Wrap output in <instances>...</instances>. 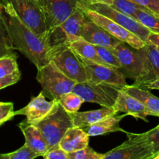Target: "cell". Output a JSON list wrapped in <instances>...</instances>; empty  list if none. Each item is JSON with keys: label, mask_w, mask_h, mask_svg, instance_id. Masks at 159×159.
<instances>
[{"label": "cell", "mask_w": 159, "mask_h": 159, "mask_svg": "<svg viewBox=\"0 0 159 159\" xmlns=\"http://www.w3.org/2000/svg\"><path fill=\"white\" fill-rule=\"evenodd\" d=\"M0 11L13 50L21 52L37 69L49 63V50L45 42L19 18L9 0H0Z\"/></svg>", "instance_id": "1"}, {"label": "cell", "mask_w": 159, "mask_h": 159, "mask_svg": "<svg viewBox=\"0 0 159 159\" xmlns=\"http://www.w3.org/2000/svg\"><path fill=\"white\" fill-rule=\"evenodd\" d=\"M36 79L41 85L45 96L57 101L64 94L72 91L77 83L61 72L51 61L37 69Z\"/></svg>", "instance_id": "2"}, {"label": "cell", "mask_w": 159, "mask_h": 159, "mask_svg": "<svg viewBox=\"0 0 159 159\" xmlns=\"http://www.w3.org/2000/svg\"><path fill=\"white\" fill-rule=\"evenodd\" d=\"M85 14L79 8L66 20L48 33L45 43L49 52L56 48L69 46L70 43L82 36Z\"/></svg>", "instance_id": "3"}, {"label": "cell", "mask_w": 159, "mask_h": 159, "mask_svg": "<svg viewBox=\"0 0 159 159\" xmlns=\"http://www.w3.org/2000/svg\"><path fill=\"white\" fill-rule=\"evenodd\" d=\"M35 125L43 134L48 143V150L58 145L67 130L74 127L71 115L60 103L52 113Z\"/></svg>", "instance_id": "4"}, {"label": "cell", "mask_w": 159, "mask_h": 159, "mask_svg": "<svg viewBox=\"0 0 159 159\" xmlns=\"http://www.w3.org/2000/svg\"><path fill=\"white\" fill-rule=\"evenodd\" d=\"M127 140L103 154V159H153L154 151L145 133L126 132Z\"/></svg>", "instance_id": "5"}, {"label": "cell", "mask_w": 159, "mask_h": 159, "mask_svg": "<svg viewBox=\"0 0 159 159\" xmlns=\"http://www.w3.org/2000/svg\"><path fill=\"white\" fill-rule=\"evenodd\" d=\"M19 18L45 42L48 26L46 15L35 0H9Z\"/></svg>", "instance_id": "6"}, {"label": "cell", "mask_w": 159, "mask_h": 159, "mask_svg": "<svg viewBox=\"0 0 159 159\" xmlns=\"http://www.w3.org/2000/svg\"><path fill=\"white\" fill-rule=\"evenodd\" d=\"M122 88L89 81L76 83L72 91L79 94L85 102H93L101 107H113Z\"/></svg>", "instance_id": "7"}, {"label": "cell", "mask_w": 159, "mask_h": 159, "mask_svg": "<svg viewBox=\"0 0 159 159\" xmlns=\"http://www.w3.org/2000/svg\"><path fill=\"white\" fill-rule=\"evenodd\" d=\"M50 60L61 72L77 83L87 81L85 68L80 57L69 46L56 48L49 52Z\"/></svg>", "instance_id": "8"}, {"label": "cell", "mask_w": 159, "mask_h": 159, "mask_svg": "<svg viewBox=\"0 0 159 159\" xmlns=\"http://www.w3.org/2000/svg\"><path fill=\"white\" fill-rule=\"evenodd\" d=\"M82 9L88 18L106 30L107 32L110 33L111 35L117 38L121 42L127 43L136 49H141L147 43V42L144 41L139 37L113 20H110L108 17L87 7L82 8Z\"/></svg>", "instance_id": "9"}, {"label": "cell", "mask_w": 159, "mask_h": 159, "mask_svg": "<svg viewBox=\"0 0 159 159\" xmlns=\"http://www.w3.org/2000/svg\"><path fill=\"white\" fill-rule=\"evenodd\" d=\"M91 2L93 0H47L48 33L63 23L78 9L88 7Z\"/></svg>", "instance_id": "10"}, {"label": "cell", "mask_w": 159, "mask_h": 159, "mask_svg": "<svg viewBox=\"0 0 159 159\" xmlns=\"http://www.w3.org/2000/svg\"><path fill=\"white\" fill-rule=\"evenodd\" d=\"M81 60L85 68L87 81L89 82L109 84L120 88H124L128 85L126 82V76L117 68L85 59L81 58Z\"/></svg>", "instance_id": "11"}, {"label": "cell", "mask_w": 159, "mask_h": 159, "mask_svg": "<svg viewBox=\"0 0 159 159\" xmlns=\"http://www.w3.org/2000/svg\"><path fill=\"white\" fill-rule=\"evenodd\" d=\"M87 8L96 11L99 13L108 17L110 20H113L118 24L121 25L124 28L134 34L135 35L139 37L144 41L148 42L151 31L135 19L113 9L112 6L109 5L103 4V3L91 2Z\"/></svg>", "instance_id": "12"}, {"label": "cell", "mask_w": 159, "mask_h": 159, "mask_svg": "<svg viewBox=\"0 0 159 159\" xmlns=\"http://www.w3.org/2000/svg\"><path fill=\"white\" fill-rule=\"evenodd\" d=\"M114 52L121 65L120 71L126 76L136 80L140 75L143 65V54L141 49H136L127 43L120 42L113 48Z\"/></svg>", "instance_id": "13"}, {"label": "cell", "mask_w": 159, "mask_h": 159, "mask_svg": "<svg viewBox=\"0 0 159 159\" xmlns=\"http://www.w3.org/2000/svg\"><path fill=\"white\" fill-rule=\"evenodd\" d=\"M57 100L51 99L46 100V96L43 92H40L38 96L33 97L30 102L20 110L14 111L15 116L23 115L26 116L28 123L32 124H37L42 120L52 113L56 107L58 106Z\"/></svg>", "instance_id": "14"}, {"label": "cell", "mask_w": 159, "mask_h": 159, "mask_svg": "<svg viewBox=\"0 0 159 159\" xmlns=\"http://www.w3.org/2000/svg\"><path fill=\"white\" fill-rule=\"evenodd\" d=\"M141 50L143 54L142 68L133 85L142 87L144 84L159 79V48L147 42Z\"/></svg>", "instance_id": "15"}, {"label": "cell", "mask_w": 159, "mask_h": 159, "mask_svg": "<svg viewBox=\"0 0 159 159\" xmlns=\"http://www.w3.org/2000/svg\"><path fill=\"white\" fill-rule=\"evenodd\" d=\"M113 109L116 113H126L127 116H131L135 119H141L144 122H149L147 117L148 116H154L153 113L151 112L144 104L130 96L121 89L119 93L116 103L113 106Z\"/></svg>", "instance_id": "16"}, {"label": "cell", "mask_w": 159, "mask_h": 159, "mask_svg": "<svg viewBox=\"0 0 159 159\" xmlns=\"http://www.w3.org/2000/svg\"><path fill=\"white\" fill-rule=\"evenodd\" d=\"M81 37L94 45L113 48L120 43V40L107 32L85 16Z\"/></svg>", "instance_id": "17"}, {"label": "cell", "mask_w": 159, "mask_h": 159, "mask_svg": "<svg viewBox=\"0 0 159 159\" xmlns=\"http://www.w3.org/2000/svg\"><path fill=\"white\" fill-rule=\"evenodd\" d=\"M18 127L24 136L25 144L40 156H43L48 151V145L40 129L35 124L28 123L26 120L22 121Z\"/></svg>", "instance_id": "18"}, {"label": "cell", "mask_w": 159, "mask_h": 159, "mask_svg": "<svg viewBox=\"0 0 159 159\" xmlns=\"http://www.w3.org/2000/svg\"><path fill=\"white\" fill-rule=\"evenodd\" d=\"M117 114L113 107H102L101 109L85 112H76L70 113L74 127L85 128L99 122L101 120L111 115Z\"/></svg>", "instance_id": "19"}, {"label": "cell", "mask_w": 159, "mask_h": 159, "mask_svg": "<svg viewBox=\"0 0 159 159\" xmlns=\"http://www.w3.org/2000/svg\"><path fill=\"white\" fill-rule=\"evenodd\" d=\"M89 135L84 129L72 127L67 130L66 133L59 142V147L68 153L85 148L89 146Z\"/></svg>", "instance_id": "20"}, {"label": "cell", "mask_w": 159, "mask_h": 159, "mask_svg": "<svg viewBox=\"0 0 159 159\" xmlns=\"http://www.w3.org/2000/svg\"><path fill=\"white\" fill-rule=\"evenodd\" d=\"M127 116V114L126 113H124V115H111V116H107V117L99 120V122L83 129L89 135V137L100 136V135L113 133V132L126 133L127 131H125L124 129L120 127V123Z\"/></svg>", "instance_id": "21"}, {"label": "cell", "mask_w": 159, "mask_h": 159, "mask_svg": "<svg viewBox=\"0 0 159 159\" xmlns=\"http://www.w3.org/2000/svg\"><path fill=\"white\" fill-rule=\"evenodd\" d=\"M122 89L144 104L153 113L154 116L159 117V98L152 94L148 89L134 85H127Z\"/></svg>", "instance_id": "22"}, {"label": "cell", "mask_w": 159, "mask_h": 159, "mask_svg": "<svg viewBox=\"0 0 159 159\" xmlns=\"http://www.w3.org/2000/svg\"><path fill=\"white\" fill-rule=\"evenodd\" d=\"M69 47L75 51L79 57L88 61H92L96 63L106 65L99 57L96 51V45L87 41L82 37L71 42Z\"/></svg>", "instance_id": "23"}, {"label": "cell", "mask_w": 159, "mask_h": 159, "mask_svg": "<svg viewBox=\"0 0 159 159\" xmlns=\"http://www.w3.org/2000/svg\"><path fill=\"white\" fill-rule=\"evenodd\" d=\"M110 6H112L113 9H116V10L120 11V12H123V13L126 14V15L132 17L134 19H135V13L139 9L154 14L152 11H150L146 7L140 4H138V3L134 2L131 1V0H115L114 2Z\"/></svg>", "instance_id": "24"}, {"label": "cell", "mask_w": 159, "mask_h": 159, "mask_svg": "<svg viewBox=\"0 0 159 159\" xmlns=\"http://www.w3.org/2000/svg\"><path fill=\"white\" fill-rule=\"evenodd\" d=\"M58 102L68 113H73L79 111L85 100L79 94L71 91L64 94L60 98Z\"/></svg>", "instance_id": "25"}, {"label": "cell", "mask_w": 159, "mask_h": 159, "mask_svg": "<svg viewBox=\"0 0 159 159\" xmlns=\"http://www.w3.org/2000/svg\"><path fill=\"white\" fill-rule=\"evenodd\" d=\"M135 19L151 32L159 34V16L139 9L135 13Z\"/></svg>", "instance_id": "26"}, {"label": "cell", "mask_w": 159, "mask_h": 159, "mask_svg": "<svg viewBox=\"0 0 159 159\" xmlns=\"http://www.w3.org/2000/svg\"><path fill=\"white\" fill-rule=\"evenodd\" d=\"M20 71L17 64V56L14 54L0 57V79Z\"/></svg>", "instance_id": "27"}, {"label": "cell", "mask_w": 159, "mask_h": 159, "mask_svg": "<svg viewBox=\"0 0 159 159\" xmlns=\"http://www.w3.org/2000/svg\"><path fill=\"white\" fill-rule=\"evenodd\" d=\"M37 157H40V155L26 144L15 152L0 154V159H34Z\"/></svg>", "instance_id": "28"}, {"label": "cell", "mask_w": 159, "mask_h": 159, "mask_svg": "<svg viewBox=\"0 0 159 159\" xmlns=\"http://www.w3.org/2000/svg\"><path fill=\"white\" fill-rule=\"evenodd\" d=\"M0 11V57L14 54Z\"/></svg>", "instance_id": "29"}, {"label": "cell", "mask_w": 159, "mask_h": 159, "mask_svg": "<svg viewBox=\"0 0 159 159\" xmlns=\"http://www.w3.org/2000/svg\"><path fill=\"white\" fill-rule=\"evenodd\" d=\"M96 48L99 57L102 59V61L106 65L114 67V68L120 70L121 65L120 63L119 59L117 58L116 54L110 48L99 46V45H96Z\"/></svg>", "instance_id": "30"}, {"label": "cell", "mask_w": 159, "mask_h": 159, "mask_svg": "<svg viewBox=\"0 0 159 159\" xmlns=\"http://www.w3.org/2000/svg\"><path fill=\"white\" fill-rule=\"evenodd\" d=\"M69 159H103V154L98 153L89 146L68 153Z\"/></svg>", "instance_id": "31"}, {"label": "cell", "mask_w": 159, "mask_h": 159, "mask_svg": "<svg viewBox=\"0 0 159 159\" xmlns=\"http://www.w3.org/2000/svg\"><path fill=\"white\" fill-rule=\"evenodd\" d=\"M14 116L13 103L11 102H2L0 106V126L10 120Z\"/></svg>", "instance_id": "32"}, {"label": "cell", "mask_w": 159, "mask_h": 159, "mask_svg": "<svg viewBox=\"0 0 159 159\" xmlns=\"http://www.w3.org/2000/svg\"><path fill=\"white\" fill-rule=\"evenodd\" d=\"M145 134L154 151V159L159 153V127L157 126L155 128L145 132Z\"/></svg>", "instance_id": "33"}, {"label": "cell", "mask_w": 159, "mask_h": 159, "mask_svg": "<svg viewBox=\"0 0 159 159\" xmlns=\"http://www.w3.org/2000/svg\"><path fill=\"white\" fill-rule=\"evenodd\" d=\"M42 157L45 159H69L68 152L59 147V144L49 149Z\"/></svg>", "instance_id": "34"}, {"label": "cell", "mask_w": 159, "mask_h": 159, "mask_svg": "<svg viewBox=\"0 0 159 159\" xmlns=\"http://www.w3.org/2000/svg\"><path fill=\"white\" fill-rule=\"evenodd\" d=\"M20 79H21L20 71H17L12 74L6 76L4 78H1L0 79V89H2L6 88L8 86H11V85L17 83L20 80Z\"/></svg>", "instance_id": "35"}, {"label": "cell", "mask_w": 159, "mask_h": 159, "mask_svg": "<svg viewBox=\"0 0 159 159\" xmlns=\"http://www.w3.org/2000/svg\"><path fill=\"white\" fill-rule=\"evenodd\" d=\"M138 4L144 6L159 16V0H131Z\"/></svg>", "instance_id": "36"}, {"label": "cell", "mask_w": 159, "mask_h": 159, "mask_svg": "<svg viewBox=\"0 0 159 159\" xmlns=\"http://www.w3.org/2000/svg\"><path fill=\"white\" fill-rule=\"evenodd\" d=\"M148 42L155 45L157 48H159V34L151 32L148 39Z\"/></svg>", "instance_id": "37"}, {"label": "cell", "mask_w": 159, "mask_h": 159, "mask_svg": "<svg viewBox=\"0 0 159 159\" xmlns=\"http://www.w3.org/2000/svg\"><path fill=\"white\" fill-rule=\"evenodd\" d=\"M142 88L147 89H157L159 90V79L152 81L150 82L144 84Z\"/></svg>", "instance_id": "38"}, {"label": "cell", "mask_w": 159, "mask_h": 159, "mask_svg": "<svg viewBox=\"0 0 159 159\" xmlns=\"http://www.w3.org/2000/svg\"><path fill=\"white\" fill-rule=\"evenodd\" d=\"M36 2H37V4L40 6V7L41 8L42 10L43 11V12L45 13V15H46V18H47V11H48V9H47V0H35Z\"/></svg>", "instance_id": "39"}, {"label": "cell", "mask_w": 159, "mask_h": 159, "mask_svg": "<svg viewBox=\"0 0 159 159\" xmlns=\"http://www.w3.org/2000/svg\"><path fill=\"white\" fill-rule=\"evenodd\" d=\"M115 0H93V2H99V3H103V4L109 5L111 6Z\"/></svg>", "instance_id": "40"}, {"label": "cell", "mask_w": 159, "mask_h": 159, "mask_svg": "<svg viewBox=\"0 0 159 159\" xmlns=\"http://www.w3.org/2000/svg\"><path fill=\"white\" fill-rule=\"evenodd\" d=\"M154 159H159V153L155 157V158H154Z\"/></svg>", "instance_id": "41"}, {"label": "cell", "mask_w": 159, "mask_h": 159, "mask_svg": "<svg viewBox=\"0 0 159 159\" xmlns=\"http://www.w3.org/2000/svg\"><path fill=\"white\" fill-rule=\"evenodd\" d=\"M158 127H159V124H158Z\"/></svg>", "instance_id": "42"}]
</instances>
